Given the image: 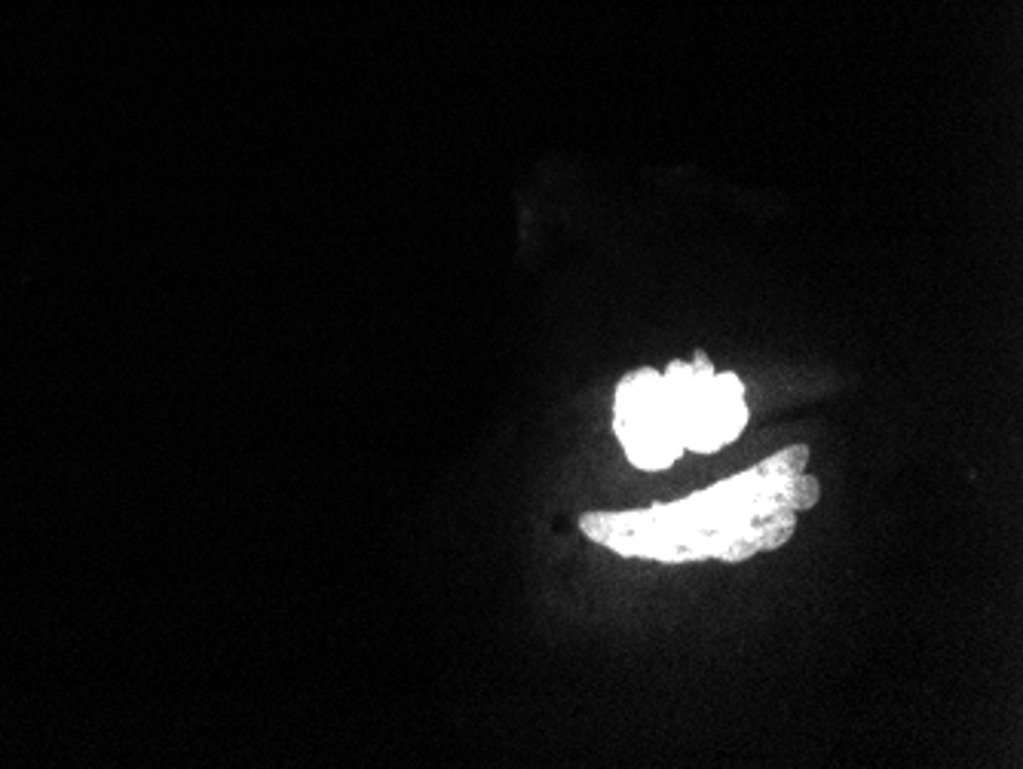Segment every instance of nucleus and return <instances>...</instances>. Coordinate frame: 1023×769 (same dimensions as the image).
Returning <instances> with one entry per match:
<instances>
[{
  "instance_id": "obj_6",
  "label": "nucleus",
  "mask_w": 1023,
  "mask_h": 769,
  "mask_svg": "<svg viewBox=\"0 0 1023 769\" xmlns=\"http://www.w3.org/2000/svg\"><path fill=\"white\" fill-rule=\"evenodd\" d=\"M760 552V543H757V527H748V531L745 534H736V537H729L726 540V546H723V552H720V558L723 561H748L751 555H757Z\"/></svg>"
},
{
  "instance_id": "obj_2",
  "label": "nucleus",
  "mask_w": 1023,
  "mask_h": 769,
  "mask_svg": "<svg viewBox=\"0 0 1023 769\" xmlns=\"http://www.w3.org/2000/svg\"><path fill=\"white\" fill-rule=\"evenodd\" d=\"M806 463H809V445H794V448H785V451L772 454L769 460L757 463L754 472L760 478H772V475L791 478V475H800L806 469Z\"/></svg>"
},
{
  "instance_id": "obj_7",
  "label": "nucleus",
  "mask_w": 1023,
  "mask_h": 769,
  "mask_svg": "<svg viewBox=\"0 0 1023 769\" xmlns=\"http://www.w3.org/2000/svg\"><path fill=\"white\" fill-rule=\"evenodd\" d=\"M711 387H714L720 396H729L733 402H745V387H742V380H739L736 374H714Z\"/></svg>"
},
{
  "instance_id": "obj_5",
  "label": "nucleus",
  "mask_w": 1023,
  "mask_h": 769,
  "mask_svg": "<svg viewBox=\"0 0 1023 769\" xmlns=\"http://www.w3.org/2000/svg\"><path fill=\"white\" fill-rule=\"evenodd\" d=\"M745 423H748V405H745V402L723 408V411L717 414V432H720L723 445H726V442H733V439H739V436H742V429H745Z\"/></svg>"
},
{
  "instance_id": "obj_3",
  "label": "nucleus",
  "mask_w": 1023,
  "mask_h": 769,
  "mask_svg": "<svg viewBox=\"0 0 1023 769\" xmlns=\"http://www.w3.org/2000/svg\"><path fill=\"white\" fill-rule=\"evenodd\" d=\"M794 527H797V512H791L788 518H766V521L757 527L760 552L782 549V546L794 537Z\"/></svg>"
},
{
  "instance_id": "obj_1",
  "label": "nucleus",
  "mask_w": 1023,
  "mask_h": 769,
  "mask_svg": "<svg viewBox=\"0 0 1023 769\" xmlns=\"http://www.w3.org/2000/svg\"><path fill=\"white\" fill-rule=\"evenodd\" d=\"M628 460L635 463L638 469H665L671 466L680 454H684V445L680 442H662V439H638L625 445Z\"/></svg>"
},
{
  "instance_id": "obj_4",
  "label": "nucleus",
  "mask_w": 1023,
  "mask_h": 769,
  "mask_svg": "<svg viewBox=\"0 0 1023 769\" xmlns=\"http://www.w3.org/2000/svg\"><path fill=\"white\" fill-rule=\"evenodd\" d=\"M821 497V485H818V478L800 472V475H791L788 478V491H785V500L794 512L800 509H812Z\"/></svg>"
}]
</instances>
